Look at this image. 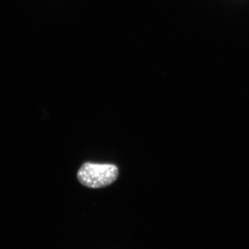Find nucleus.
<instances>
[{
  "label": "nucleus",
  "instance_id": "1",
  "mask_svg": "<svg viewBox=\"0 0 249 249\" xmlns=\"http://www.w3.org/2000/svg\"><path fill=\"white\" fill-rule=\"evenodd\" d=\"M119 175V168L116 165L86 162L78 170L77 178L82 186L100 189L113 184Z\"/></svg>",
  "mask_w": 249,
  "mask_h": 249
}]
</instances>
